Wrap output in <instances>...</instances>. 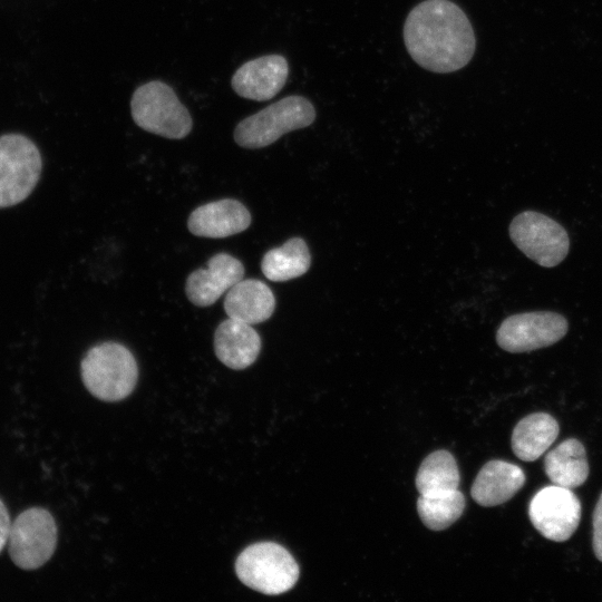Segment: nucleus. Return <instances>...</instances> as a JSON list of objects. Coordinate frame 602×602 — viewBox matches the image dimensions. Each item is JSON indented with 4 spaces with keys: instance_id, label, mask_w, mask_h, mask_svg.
<instances>
[{
    "instance_id": "f257e3e1",
    "label": "nucleus",
    "mask_w": 602,
    "mask_h": 602,
    "mask_svg": "<svg viewBox=\"0 0 602 602\" xmlns=\"http://www.w3.org/2000/svg\"><path fill=\"white\" fill-rule=\"evenodd\" d=\"M404 41L420 67L438 74L465 67L476 48L467 16L449 0H425L414 7L404 25Z\"/></svg>"
},
{
    "instance_id": "f03ea898",
    "label": "nucleus",
    "mask_w": 602,
    "mask_h": 602,
    "mask_svg": "<svg viewBox=\"0 0 602 602\" xmlns=\"http://www.w3.org/2000/svg\"><path fill=\"white\" fill-rule=\"evenodd\" d=\"M86 388L104 401H118L134 390L138 369L133 353L117 342H104L88 350L81 361Z\"/></svg>"
},
{
    "instance_id": "7ed1b4c3",
    "label": "nucleus",
    "mask_w": 602,
    "mask_h": 602,
    "mask_svg": "<svg viewBox=\"0 0 602 602\" xmlns=\"http://www.w3.org/2000/svg\"><path fill=\"white\" fill-rule=\"evenodd\" d=\"M315 109L303 96H287L262 110L242 119L234 129V140L245 148H262L281 136L310 126Z\"/></svg>"
},
{
    "instance_id": "20e7f679",
    "label": "nucleus",
    "mask_w": 602,
    "mask_h": 602,
    "mask_svg": "<svg viewBox=\"0 0 602 602\" xmlns=\"http://www.w3.org/2000/svg\"><path fill=\"white\" fill-rule=\"evenodd\" d=\"M130 113L138 127L169 139L186 137L193 127L190 111L174 89L159 80L136 88L130 99Z\"/></svg>"
},
{
    "instance_id": "39448f33",
    "label": "nucleus",
    "mask_w": 602,
    "mask_h": 602,
    "mask_svg": "<svg viewBox=\"0 0 602 602\" xmlns=\"http://www.w3.org/2000/svg\"><path fill=\"white\" fill-rule=\"evenodd\" d=\"M235 572L246 586L268 595L291 590L299 580L300 569L293 556L278 543L259 542L237 556Z\"/></svg>"
},
{
    "instance_id": "423d86ee",
    "label": "nucleus",
    "mask_w": 602,
    "mask_h": 602,
    "mask_svg": "<svg viewBox=\"0 0 602 602\" xmlns=\"http://www.w3.org/2000/svg\"><path fill=\"white\" fill-rule=\"evenodd\" d=\"M41 164L40 153L29 138L20 134L0 136V207L13 206L30 195Z\"/></svg>"
},
{
    "instance_id": "0eeeda50",
    "label": "nucleus",
    "mask_w": 602,
    "mask_h": 602,
    "mask_svg": "<svg viewBox=\"0 0 602 602\" xmlns=\"http://www.w3.org/2000/svg\"><path fill=\"white\" fill-rule=\"evenodd\" d=\"M509 236L528 259L545 268L561 263L570 249L565 229L553 219L534 211L522 212L512 220Z\"/></svg>"
},
{
    "instance_id": "6e6552de",
    "label": "nucleus",
    "mask_w": 602,
    "mask_h": 602,
    "mask_svg": "<svg viewBox=\"0 0 602 602\" xmlns=\"http://www.w3.org/2000/svg\"><path fill=\"white\" fill-rule=\"evenodd\" d=\"M56 544L55 520L43 508H28L11 523L9 554L20 569L35 570L43 565L54 554Z\"/></svg>"
},
{
    "instance_id": "1a4fd4ad",
    "label": "nucleus",
    "mask_w": 602,
    "mask_h": 602,
    "mask_svg": "<svg viewBox=\"0 0 602 602\" xmlns=\"http://www.w3.org/2000/svg\"><path fill=\"white\" fill-rule=\"evenodd\" d=\"M567 329V320L556 312L517 313L501 323L496 341L505 351L526 352L556 343L566 334Z\"/></svg>"
},
{
    "instance_id": "9d476101",
    "label": "nucleus",
    "mask_w": 602,
    "mask_h": 602,
    "mask_svg": "<svg viewBox=\"0 0 602 602\" xmlns=\"http://www.w3.org/2000/svg\"><path fill=\"white\" fill-rule=\"evenodd\" d=\"M533 526L547 540L564 542L576 531L581 503L571 488L553 485L538 491L528 505Z\"/></svg>"
},
{
    "instance_id": "9b49d317",
    "label": "nucleus",
    "mask_w": 602,
    "mask_h": 602,
    "mask_svg": "<svg viewBox=\"0 0 602 602\" xmlns=\"http://www.w3.org/2000/svg\"><path fill=\"white\" fill-rule=\"evenodd\" d=\"M289 64L281 55H268L243 64L231 79L233 90L245 99H272L285 85Z\"/></svg>"
},
{
    "instance_id": "f8f14e48",
    "label": "nucleus",
    "mask_w": 602,
    "mask_h": 602,
    "mask_svg": "<svg viewBox=\"0 0 602 602\" xmlns=\"http://www.w3.org/2000/svg\"><path fill=\"white\" fill-rule=\"evenodd\" d=\"M244 266L227 253L213 255L206 269L192 272L185 284L188 300L197 307H208L243 279Z\"/></svg>"
},
{
    "instance_id": "ddd939ff",
    "label": "nucleus",
    "mask_w": 602,
    "mask_h": 602,
    "mask_svg": "<svg viewBox=\"0 0 602 602\" xmlns=\"http://www.w3.org/2000/svg\"><path fill=\"white\" fill-rule=\"evenodd\" d=\"M251 214L239 201L224 198L195 208L187 221L191 233L197 236L220 239L246 230Z\"/></svg>"
},
{
    "instance_id": "4468645a",
    "label": "nucleus",
    "mask_w": 602,
    "mask_h": 602,
    "mask_svg": "<svg viewBox=\"0 0 602 602\" xmlns=\"http://www.w3.org/2000/svg\"><path fill=\"white\" fill-rule=\"evenodd\" d=\"M214 350L225 366L241 370L256 360L261 350V338L252 324L229 318L215 330Z\"/></svg>"
},
{
    "instance_id": "2eb2a0df",
    "label": "nucleus",
    "mask_w": 602,
    "mask_h": 602,
    "mask_svg": "<svg viewBox=\"0 0 602 602\" xmlns=\"http://www.w3.org/2000/svg\"><path fill=\"white\" fill-rule=\"evenodd\" d=\"M525 474L517 465L504 460L487 462L470 489L473 499L484 507L509 501L524 485Z\"/></svg>"
},
{
    "instance_id": "dca6fc26",
    "label": "nucleus",
    "mask_w": 602,
    "mask_h": 602,
    "mask_svg": "<svg viewBox=\"0 0 602 602\" xmlns=\"http://www.w3.org/2000/svg\"><path fill=\"white\" fill-rule=\"evenodd\" d=\"M275 307L272 290L262 281L241 280L226 293L224 310L229 318L256 324L268 320Z\"/></svg>"
},
{
    "instance_id": "f3484780",
    "label": "nucleus",
    "mask_w": 602,
    "mask_h": 602,
    "mask_svg": "<svg viewBox=\"0 0 602 602\" xmlns=\"http://www.w3.org/2000/svg\"><path fill=\"white\" fill-rule=\"evenodd\" d=\"M557 421L546 412L521 419L512 434V449L524 462H533L548 449L559 435Z\"/></svg>"
},
{
    "instance_id": "a211bd4d",
    "label": "nucleus",
    "mask_w": 602,
    "mask_h": 602,
    "mask_svg": "<svg viewBox=\"0 0 602 602\" xmlns=\"http://www.w3.org/2000/svg\"><path fill=\"white\" fill-rule=\"evenodd\" d=\"M545 474L557 486L575 488L589 476V463L584 446L575 438L562 441L544 460Z\"/></svg>"
},
{
    "instance_id": "6ab92c4d",
    "label": "nucleus",
    "mask_w": 602,
    "mask_h": 602,
    "mask_svg": "<svg viewBox=\"0 0 602 602\" xmlns=\"http://www.w3.org/2000/svg\"><path fill=\"white\" fill-rule=\"evenodd\" d=\"M311 256L307 243L292 237L283 245L268 251L261 263L265 278L271 281H288L304 274L310 268Z\"/></svg>"
},
{
    "instance_id": "aec40b11",
    "label": "nucleus",
    "mask_w": 602,
    "mask_h": 602,
    "mask_svg": "<svg viewBox=\"0 0 602 602\" xmlns=\"http://www.w3.org/2000/svg\"><path fill=\"white\" fill-rule=\"evenodd\" d=\"M460 476L454 456L439 449L429 454L416 475V488L420 495H433L458 489Z\"/></svg>"
},
{
    "instance_id": "412c9836",
    "label": "nucleus",
    "mask_w": 602,
    "mask_h": 602,
    "mask_svg": "<svg viewBox=\"0 0 602 602\" xmlns=\"http://www.w3.org/2000/svg\"><path fill=\"white\" fill-rule=\"evenodd\" d=\"M465 509V497L458 489L420 495L417 499V512L426 527L441 531L454 524Z\"/></svg>"
},
{
    "instance_id": "4be33fe9",
    "label": "nucleus",
    "mask_w": 602,
    "mask_h": 602,
    "mask_svg": "<svg viewBox=\"0 0 602 602\" xmlns=\"http://www.w3.org/2000/svg\"><path fill=\"white\" fill-rule=\"evenodd\" d=\"M592 545L595 556L602 562V494L600 495L593 513Z\"/></svg>"
},
{
    "instance_id": "5701e85b",
    "label": "nucleus",
    "mask_w": 602,
    "mask_h": 602,
    "mask_svg": "<svg viewBox=\"0 0 602 602\" xmlns=\"http://www.w3.org/2000/svg\"><path fill=\"white\" fill-rule=\"evenodd\" d=\"M11 528V521L7 507L0 499V552L8 543V537Z\"/></svg>"
}]
</instances>
